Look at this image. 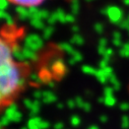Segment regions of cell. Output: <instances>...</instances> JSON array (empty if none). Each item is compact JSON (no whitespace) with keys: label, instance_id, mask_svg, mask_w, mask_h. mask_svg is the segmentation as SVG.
<instances>
[{"label":"cell","instance_id":"obj_1","mask_svg":"<svg viewBox=\"0 0 129 129\" xmlns=\"http://www.w3.org/2000/svg\"><path fill=\"white\" fill-rule=\"evenodd\" d=\"M23 34L17 25H0V114L18 100L30 78V65L15 57Z\"/></svg>","mask_w":129,"mask_h":129},{"label":"cell","instance_id":"obj_2","mask_svg":"<svg viewBox=\"0 0 129 129\" xmlns=\"http://www.w3.org/2000/svg\"><path fill=\"white\" fill-rule=\"evenodd\" d=\"M6 1L15 6L31 8V7H38L42 5L46 0H6Z\"/></svg>","mask_w":129,"mask_h":129}]
</instances>
